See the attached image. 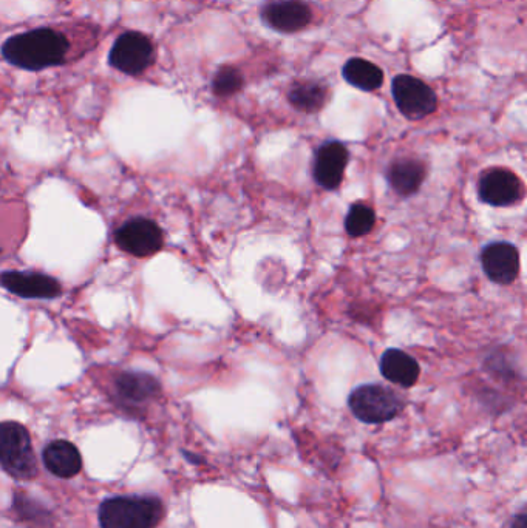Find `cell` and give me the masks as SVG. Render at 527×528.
I'll use <instances>...</instances> for the list:
<instances>
[{"label":"cell","instance_id":"6da1fadb","mask_svg":"<svg viewBox=\"0 0 527 528\" xmlns=\"http://www.w3.org/2000/svg\"><path fill=\"white\" fill-rule=\"evenodd\" d=\"M67 51V38L50 28L17 34L2 47V55L10 64L30 72L62 64Z\"/></svg>","mask_w":527,"mask_h":528},{"label":"cell","instance_id":"7a4b0ae2","mask_svg":"<svg viewBox=\"0 0 527 528\" xmlns=\"http://www.w3.org/2000/svg\"><path fill=\"white\" fill-rule=\"evenodd\" d=\"M166 515L158 496H115L102 501L98 508L101 528H157Z\"/></svg>","mask_w":527,"mask_h":528},{"label":"cell","instance_id":"3957f363","mask_svg":"<svg viewBox=\"0 0 527 528\" xmlns=\"http://www.w3.org/2000/svg\"><path fill=\"white\" fill-rule=\"evenodd\" d=\"M0 468L19 481H30L38 474L30 431L19 422H0Z\"/></svg>","mask_w":527,"mask_h":528},{"label":"cell","instance_id":"277c9868","mask_svg":"<svg viewBox=\"0 0 527 528\" xmlns=\"http://www.w3.org/2000/svg\"><path fill=\"white\" fill-rule=\"evenodd\" d=\"M348 407L357 420L364 424L379 425L396 419L404 410V399L396 391L379 385L357 386L348 397Z\"/></svg>","mask_w":527,"mask_h":528},{"label":"cell","instance_id":"5b68a950","mask_svg":"<svg viewBox=\"0 0 527 528\" xmlns=\"http://www.w3.org/2000/svg\"><path fill=\"white\" fill-rule=\"evenodd\" d=\"M155 48L144 34L127 31L121 34L110 50V65L126 75H141L152 65Z\"/></svg>","mask_w":527,"mask_h":528},{"label":"cell","instance_id":"8992f818","mask_svg":"<svg viewBox=\"0 0 527 528\" xmlns=\"http://www.w3.org/2000/svg\"><path fill=\"white\" fill-rule=\"evenodd\" d=\"M391 92L402 115L413 121L432 115L438 107V98L432 88L413 76H396Z\"/></svg>","mask_w":527,"mask_h":528},{"label":"cell","instance_id":"52a82bcc","mask_svg":"<svg viewBox=\"0 0 527 528\" xmlns=\"http://www.w3.org/2000/svg\"><path fill=\"white\" fill-rule=\"evenodd\" d=\"M116 403L127 413L138 414L141 408L161 394V385L146 373L119 374L113 383Z\"/></svg>","mask_w":527,"mask_h":528},{"label":"cell","instance_id":"ba28073f","mask_svg":"<svg viewBox=\"0 0 527 528\" xmlns=\"http://www.w3.org/2000/svg\"><path fill=\"white\" fill-rule=\"evenodd\" d=\"M116 244L133 257H150L163 248V232L155 221L135 218L116 232Z\"/></svg>","mask_w":527,"mask_h":528},{"label":"cell","instance_id":"9c48e42d","mask_svg":"<svg viewBox=\"0 0 527 528\" xmlns=\"http://www.w3.org/2000/svg\"><path fill=\"white\" fill-rule=\"evenodd\" d=\"M478 195L483 203L493 207L512 206L523 197V184L509 170L493 169L481 176Z\"/></svg>","mask_w":527,"mask_h":528},{"label":"cell","instance_id":"30bf717a","mask_svg":"<svg viewBox=\"0 0 527 528\" xmlns=\"http://www.w3.org/2000/svg\"><path fill=\"white\" fill-rule=\"evenodd\" d=\"M350 152L339 141H327L317 149L314 156L313 175L322 189L334 190L344 180Z\"/></svg>","mask_w":527,"mask_h":528},{"label":"cell","instance_id":"8fae6325","mask_svg":"<svg viewBox=\"0 0 527 528\" xmlns=\"http://www.w3.org/2000/svg\"><path fill=\"white\" fill-rule=\"evenodd\" d=\"M481 264L487 278L497 285H510L520 274L518 249L503 241L487 244L481 252Z\"/></svg>","mask_w":527,"mask_h":528},{"label":"cell","instance_id":"7c38bea8","mask_svg":"<svg viewBox=\"0 0 527 528\" xmlns=\"http://www.w3.org/2000/svg\"><path fill=\"white\" fill-rule=\"evenodd\" d=\"M0 285L22 298L51 300L62 294L61 283L56 278L36 272H4L0 274Z\"/></svg>","mask_w":527,"mask_h":528},{"label":"cell","instance_id":"4fadbf2b","mask_svg":"<svg viewBox=\"0 0 527 528\" xmlns=\"http://www.w3.org/2000/svg\"><path fill=\"white\" fill-rule=\"evenodd\" d=\"M263 22L279 33H296L310 24V7L300 0H285L268 5L262 13Z\"/></svg>","mask_w":527,"mask_h":528},{"label":"cell","instance_id":"5bb4252c","mask_svg":"<svg viewBox=\"0 0 527 528\" xmlns=\"http://www.w3.org/2000/svg\"><path fill=\"white\" fill-rule=\"evenodd\" d=\"M45 468L59 479H72L82 470V456L78 447L68 440H53L42 453Z\"/></svg>","mask_w":527,"mask_h":528},{"label":"cell","instance_id":"9a60e30c","mask_svg":"<svg viewBox=\"0 0 527 528\" xmlns=\"http://www.w3.org/2000/svg\"><path fill=\"white\" fill-rule=\"evenodd\" d=\"M425 175H427V170L421 161L401 158V160L393 161L388 167L387 181L391 189L401 197H412L421 189Z\"/></svg>","mask_w":527,"mask_h":528},{"label":"cell","instance_id":"2e32d148","mask_svg":"<svg viewBox=\"0 0 527 528\" xmlns=\"http://www.w3.org/2000/svg\"><path fill=\"white\" fill-rule=\"evenodd\" d=\"M381 373L388 382L410 388L419 379V363L401 349H387L381 357Z\"/></svg>","mask_w":527,"mask_h":528},{"label":"cell","instance_id":"e0dca14e","mask_svg":"<svg viewBox=\"0 0 527 528\" xmlns=\"http://www.w3.org/2000/svg\"><path fill=\"white\" fill-rule=\"evenodd\" d=\"M11 508L28 528H51L55 515L38 499L31 498L25 491H14Z\"/></svg>","mask_w":527,"mask_h":528},{"label":"cell","instance_id":"ac0fdd59","mask_svg":"<svg viewBox=\"0 0 527 528\" xmlns=\"http://www.w3.org/2000/svg\"><path fill=\"white\" fill-rule=\"evenodd\" d=\"M342 75L348 84L364 92L378 90L384 82V73L381 68L361 58L350 59L342 68Z\"/></svg>","mask_w":527,"mask_h":528},{"label":"cell","instance_id":"d6986e66","mask_svg":"<svg viewBox=\"0 0 527 528\" xmlns=\"http://www.w3.org/2000/svg\"><path fill=\"white\" fill-rule=\"evenodd\" d=\"M288 99L294 109L305 113H316L327 104L328 90L319 82H297L289 90Z\"/></svg>","mask_w":527,"mask_h":528},{"label":"cell","instance_id":"ffe728a7","mask_svg":"<svg viewBox=\"0 0 527 528\" xmlns=\"http://www.w3.org/2000/svg\"><path fill=\"white\" fill-rule=\"evenodd\" d=\"M374 223H376V215H374V210L370 206H367V204H354L348 210L347 218H345V229H347L350 237H364V235L370 234Z\"/></svg>","mask_w":527,"mask_h":528},{"label":"cell","instance_id":"44dd1931","mask_svg":"<svg viewBox=\"0 0 527 528\" xmlns=\"http://www.w3.org/2000/svg\"><path fill=\"white\" fill-rule=\"evenodd\" d=\"M242 87L243 76L234 67L220 68L215 75L214 82H212V90H214L215 95L221 96V98L235 95L238 90H242Z\"/></svg>","mask_w":527,"mask_h":528},{"label":"cell","instance_id":"7402d4cb","mask_svg":"<svg viewBox=\"0 0 527 528\" xmlns=\"http://www.w3.org/2000/svg\"><path fill=\"white\" fill-rule=\"evenodd\" d=\"M509 528H527V513L526 508H521V512L512 518Z\"/></svg>","mask_w":527,"mask_h":528},{"label":"cell","instance_id":"603a6c76","mask_svg":"<svg viewBox=\"0 0 527 528\" xmlns=\"http://www.w3.org/2000/svg\"><path fill=\"white\" fill-rule=\"evenodd\" d=\"M183 454H184V457H186L187 461L191 462V464H195V465H198V464H201V459L200 457H197V454H192V453H189V451H183Z\"/></svg>","mask_w":527,"mask_h":528}]
</instances>
